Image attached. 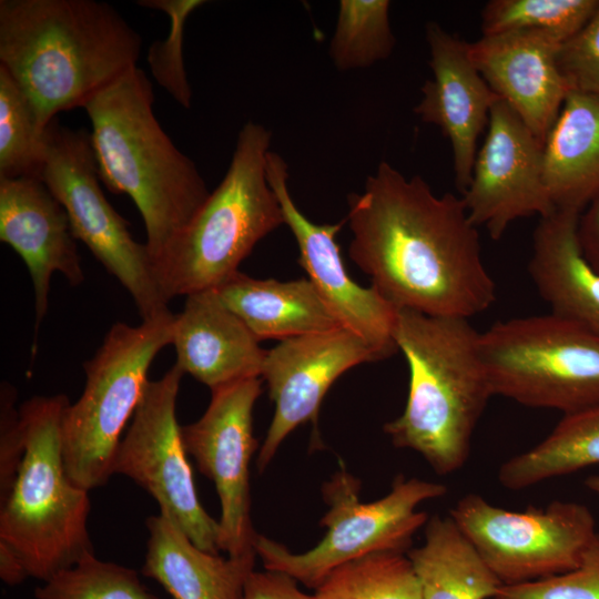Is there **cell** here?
I'll return each instance as SVG.
<instances>
[{"mask_svg":"<svg viewBox=\"0 0 599 599\" xmlns=\"http://www.w3.org/2000/svg\"><path fill=\"white\" fill-rule=\"evenodd\" d=\"M351 260L396 308L470 317L496 301L477 226L463 197L436 195L419 175L380 162L348 196Z\"/></svg>","mask_w":599,"mask_h":599,"instance_id":"obj_1","label":"cell"},{"mask_svg":"<svg viewBox=\"0 0 599 599\" xmlns=\"http://www.w3.org/2000/svg\"><path fill=\"white\" fill-rule=\"evenodd\" d=\"M142 38L97 0H0V65L31 101L42 131L138 67Z\"/></svg>","mask_w":599,"mask_h":599,"instance_id":"obj_2","label":"cell"},{"mask_svg":"<svg viewBox=\"0 0 599 599\" xmlns=\"http://www.w3.org/2000/svg\"><path fill=\"white\" fill-rule=\"evenodd\" d=\"M479 335L466 318L397 308L393 336L408 364L409 389L404 412L384 432L439 475L467 463L475 428L494 396Z\"/></svg>","mask_w":599,"mask_h":599,"instance_id":"obj_3","label":"cell"},{"mask_svg":"<svg viewBox=\"0 0 599 599\" xmlns=\"http://www.w3.org/2000/svg\"><path fill=\"white\" fill-rule=\"evenodd\" d=\"M150 79L135 67L89 100L91 140L100 180L138 207L152 262L189 224L210 195L194 162L153 113Z\"/></svg>","mask_w":599,"mask_h":599,"instance_id":"obj_4","label":"cell"},{"mask_svg":"<svg viewBox=\"0 0 599 599\" xmlns=\"http://www.w3.org/2000/svg\"><path fill=\"white\" fill-rule=\"evenodd\" d=\"M271 132L247 121L229 169L189 224L153 261L164 297L216 290L267 234L284 225L266 176Z\"/></svg>","mask_w":599,"mask_h":599,"instance_id":"obj_5","label":"cell"},{"mask_svg":"<svg viewBox=\"0 0 599 599\" xmlns=\"http://www.w3.org/2000/svg\"><path fill=\"white\" fill-rule=\"evenodd\" d=\"M65 395L34 396L20 407L24 456L0 502V541L20 557L29 577L47 581L89 554V491L69 478L62 450Z\"/></svg>","mask_w":599,"mask_h":599,"instance_id":"obj_6","label":"cell"},{"mask_svg":"<svg viewBox=\"0 0 599 599\" xmlns=\"http://www.w3.org/2000/svg\"><path fill=\"white\" fill-rule=\"evenodd\" d=\"M174 314L112 325L93 357L83 363L85 384L62 418L65 471L78 487L90 491L108 483L123 432L138 409L150 366L172 343Z\"/></svg>","mask_w":599,"mask_h":599,"instance_id":"obj_7","label":"cell"},{"mask_svg":"<svg viewBox=\"0 0 599 599\" xmlns=\"http://www.w3.org/2000/svg\"><path fill=\"white\" fill-rule=\"evenodd\" d=\"M494 395L564 415L599 405V334L554 313L496 322L479 335Z\"/></svg>","mask_w":599,"mask_h":599,"instance_id":"obj_8","label":"cell"},{"mask_svg":"<svg viewBox=\"0 0 599 599\" xmlns=\"http://www.w3.org/2000/svg\"><path fill=\"white\" fill-rule=\"evenodd\" d=\"M361 489L359 479L344 468L325 483L328 510L319 525L326 532L305 552H292L257 534L254 549L265 570L286 573L315 589L334 568L351 560L380 551L407 552L413 536L428 520L418 506L447 493L444 484L402 475L394 479L390 491L375 501L363 502Z\"/></svg>","mask_w":599,"mask_h":599,"instance_id":"obj_9","label":"cell"},{"mask_svg":"<svg viewBox=\"0 0 599 599\" xmlns=\"http://www.w3.org/2000/svg\"><path fill=\"white\" fill-rule=\"evenodd\" d=\"M44 146L40 179L64 207L75 240L128 291L142 321L169 313L146 244L133 238L100 186L91 133L54 119L44 131Z\"/></svg>","mask_w":599,"mask_h":599,"instance_id":"obj_10","label":"cell"},{"mask_svg":"<svg viewBox=\"0 0 599 599\" xmlns=\"http://www.w3.org/2000/svg\"><path fill=\"white\" fill-rule=\"evenodd\" d=\"M502 585L547 579L580 565L598 532L589 508L555 500L515 511L467 494L449 515Z\"/></svg>","mask_w":599,"mask_h":599,"instance_id":"obj_11","label":"cell"},{"mask_svg":"<svg viewBox=\"0 0 599 599\" xmlns=\"http://www.w3.org/2000/svg\"><path fill=\"white\" fill-rule=\"evenodd\" d=\"M183 375L174 364L161 378L150 380L119 444L113 473L148 491L159 504L160 514L199 548L219 554V522L199 500L176 418Z\"/></svg>","mask_w":599,"mask_h":599,"instance_id":"obj_12","label":"cell"},{"mask_svg":"<svg viewBox=\"0 0 599 599\" xmlns=\"http://www.w3.org/2000/svg\"><path fill=\"white\" fill-rule=\"evenodd\" d=\"M261 393L260 377L212 389L204 414L196 422L181 426L187 455L215 485L221 504L219 549L231 557L256 554L250 463L257 447L253 409Z\"/></svg>","mask_w":599,"mask_h":599,"instance_id":"obj_13","label":"cell"},{"mask_svg":"<svg viewBox=\"0 0 599 599\" xmlns=\"http://www.w3.org/2000/svg\"><path fill=\"white\" fill-rule=\"evenodd\" d=\"M463 200L473 224L493 240L519 219H541L556 210L544 177V143L501 99L490 110Z\"/></svg>","mask_w":599,"mask_h":599,"instance_id":"obj_14","label":"cell"},{"mask_svg":"<svg viewBox=\"0 0 599 599\" xmlns=\"http://www.w3.org/2000/svg\"><path fill=\"white\" fill-rule=\"evenodd\" d=\"M266 176L283 212L284 225L294 235L298 263L306 271L343 327L361 336L378 361L397 349L394 326L397 308L375 288L358 285L347 273L336 236L347 222L316 224L296 206L288 189V166L276 152L266 155Z\"/></svg>","mask_w":599,"mask_h":599,"instance_id":"obj_15","label":"cell"},{"mask_svg":"<svg viewBox=\"0 0 599 599\" xmlns=\"http://www.w3.org/2000/svg\"><path fill=\"white\" fill-rule=\"evenodd\" d=\"M376 361L373 348L345 327L284 339L266 351L261 378L267 384L275 412L257 456L258 471L297 426L317 424L321 403L342 374Z\"/></svg>","mask_w":599,"mask_h":599,"instance_id":"obj_16","label":"cell"},{"mask_svg":"<svg viewBox=\"0 0 599 599\" xmlns=\"http://www.w3.org/2000/svg\"><path fill=\"white\" fill-rule=\"evenodd\" d=\"M433 78L422 88L414 112L423 122L438 126L450 143L455 184L468 187L477 154V141L500 98L474 64L468 43L445 31L438 23L426 24Z\"/></svg>","mask_w":599,"mask_h":599,"instance_id":"obj_17","label":"cell"},{"mask_svg":"<svg viewBox=\"0 0 599 599\" xmlns=\"http://www.w3.org/2000/svg\"><path fill=\"white\" fill-rule=\"evenodd\" d=\"M562 42L548 32L519 30L468 43L487 84L544 145L569 93L557 62Z\"/></svg>","mask_w":599,"mask_h":599,"instance_id":"obj_18","label":"cell"},{"mask_svg":"<svg viewBox=\"0 0 599 599\" xmlns=\"http://www.w3.org/2000/svg\"><path fill=\"white\" fill-rule=\"evenodd\" d=\"M0 240L28 267L34 292L37 336L48 311L52 275L61 273L72 286L84 281L68 214L42 180L0 179Z\"/></svg>","mask_w":599,"mask_h":599,"instance_id":"obj_19","label":"cell"},{"mask_svg":"<svg viewBox=\"0 0 599 599\" xmlns=\"http://www.w3.org/2000/svg\"><path fill=\"white\" fill-rule=\"evenodd\" d=\"M174 314L171 345L175 365L211 390L260 377L266 351L248 327L221 300L216 290L185 296Z\"/></svg>","mask_w":599,"mask_h":599,"instance_id":"obj_20","label":"cell"},{"mask_svg":"<svg viewBox=\"0 0 599 599\" xmlns=\"http://www.w3.org/2000/svg\"><path fill=\"white\" fill-rule=\"evenodd\" d=\"M579 216L575 211L555 210L540 219L528 272L551 313L599 334V271L581 251Z\"/></svg>","mask_w":599,"mask_h":599,"instance_id":"obj_21","label":"cell"},{"mask_svg":"<svg viewBox=\"0 0 599 599\" xmlns=\"http://www.w3.org/2000/svg\"><path fill=\"white\" fill-rule=\"evenodd\" d=\"M146 528L142 573L173 599H242L256 554L222 557L203 550L162 514L149 517Z\"/></svg>","mask_w":599,"mask_h":599,"instance_id":"obj_22","label":"cell"},{"mask_svg":"<svg viewBox=\"0 0 599 599\" xmlns=\"http://www.w3.org/2000/svg\"><path fill=\"white\" fill-rule=\"evenodd\" d=\"M216 291L260 342L343 327L308 278L258 280L236 272Z\"/></svg>","mask_w":599,"mask_h":599,"instance_id":"obj_23","label":"cell"},{"mask_svg":"<svg viewBox=\"0 0 599 599\" xmlns=\"http://www.w3.org/2000/svg\"><path fill=\"white\" fill-rule=\"evenodd\" d=\"M544 177L556 210L581 213L599 192V95L569 91L545 141Z\"/></svg>","mask_w":599,"mask_h":599,"instance_id":"obj_24","label":"cell"},{"mask_svg":"<svg viewBox=\"0 0 599 599\" xmlns=\"http://www.w3.org/2000/svg\"><path fill=\"white\" fill-rule=\"evenodd\" d=\"M422 599H494L504 586L455 520L435 515L407 552Z\"/></svg>","mask_w":599,"mask_h":599,"instance_id":"obj_25","label":"cell"},{"mask_svg":"<svg viewBox=\"0 0 599 599\" xmlns=\"http://www.w3.org/2000/svg\"><path fill=\"white\" fill-rule=\"evenodd\" d=\"M593 465H599V405L564 415L545 439L504 461L498 480L521 490Z\"/></svg>","mask_w":599,"mask_h":599,"instance_id":"obj_26","label":"cell"},{"mask_svg":"<svg viewBox=\"0 0 599 599\" xmlns=\"http://www.w3.org/2000/svg\"><path fill=\"white\" fill-rule=\"evenodd\" d=\"M313 599H422L406 552L380 551L334 568L314 589Z\"/></svg>","mask_w":599,"mask_h":599,"instance_id":"obj_27","label":"cell"},{"mask_svg":"<svg viewBox=\"0 0 599 599\" xmlns=\"http://www.w3.org/2000/svg\"><path fill=\"white\" fill-rule=\"evenodd\" d=\"M388 0H341L329 54L336 69L348 71L387 59L395 45Z\"/></svg>","mask_w":599,"mask_h":599,"instance_id":"obj_28","label":"cell"},{"mask_svg":"<svg viewBox=\"0 0 599 599\" xmlns=\"http://www.w3.org/2000/svg\"><path fill=\"white\" fill-rule=\"evenodd\" d=\"M44 131L27 94L0 65V179H40Z\"/></svg>","mask_w":599,"mask_h":599,"instance_id":"obj_29","label":"cell"},{"mask_svg":"<svg viewBox=\"0 0 599 599\" xmlns=\"http://www.w3.org/2000/svg\"><path fill=\"white\" fill-rule=\"evenodd\" d=\"M599 0H491L481 11L483 35L534 30L564 42L590 19Z\"/></svg>","mask_w":599,"mask_h":599,"instance_id":"obj_30","label":"cell"},{"mask_svg":"<svg viewBox=\"0 0 599 599\" xmlns=\"http://www.w3.org/2000/svg\"><path fill=\"white\" fill-rule=\"evenodd\" d=\"M37 599H160L131 568L89 554L34 590Z\"/></svg>","mask_w":599,"mask_h":599,"instance_id":"obj_31","label":"cell"},{"mask_svg":"<svg viewBox=\"0 0 599 599\" xmlns=\"http://www.w3.org/2000/svg\"><path fill=\"white\" fill-rule=\"evenodd\" d=\"M204 3V0L136 1L138 6L163 11L170 18L167 37L152 42L146 60L159 85L185 109L191 108L192 90L183 59L184 27L187 17Z\"/></svg>","mask_w":599,"mask_h":599,"instance_id":"obj_32","label":"cell"},{"mask_svg":"<svg viewBox=\"0 0 599 599\" xmlns=\"http://www.w3.org/2000/svg\"><path fill=\"white\" fill-rule=\"evenodd\" d=\"M494 599H599V534L575 569L532 582L504 585Z\"/></svg>","mask_w":599,"mask_h":599,"instance_id":"obj_33","label":"cell"},{"mask_svg":"<svg viewBox=\"0 0 599 599\" xmlns=\"http://www.w3.org/2000/svg\"><path fill=\"white\" fill-rule=\"evenodd\" d=\"M557 62L569 91L599 95V4L586 24L561 43Z\"/></svg>","mask_w":599,"mask_h":599,"instance_id":"obj_34","label":"cell"},{"mask_svg":"<svg viewBox=\"0 0 599 599\" xmlns=\"http://www.w3.org/2000/svg\"><path fill=\"white\" fill-rule=\"evenodd\" d=\"M16 390L2 383L0 389V502L10 494L21 466L26 445Z\"/></svg>","mask_w":599,"mask_h":599,"instance_id":"obj_35","label":"cell"},{"mask_svg":"<svg viewBox=\"0 0 599 599\" xmlns=\"http://www.w3.org/2000/svg\"><path fill=\"white\" fill-rule=\"evenodd\" d=\"M242 599H313L303 592L291 576L265 570H253L245 582Z\"/></svg>","mask_w":599,"mask_h":599,"instance_id":"obj_36","label":"cell"},{"mask_svg":"<svg viewBox=\"0 0 599 599\" xmlns=\"http://www.w3.org/2000/svg\"><path fill=\"white\" fill-rule=\"evenodd\" d=\"M578 238L585 257L599 271V192L580 213Z\"/></svg>","mask_w":599,"mask_h":599,"instance_id":"obj_37","label":"cell"},{"mask_svg":"<svg viewBox=\"0 0 599 599\" xmlns=\"http://www.w3.org/2000/svg\"><path fill=\"white\" fill-rule=\"evenodd\" d=\"M29 577L24 564L8 545L0 541V578L8 586L20 585Z\"/></svg>","mask_w":599,"mask_h":599,"instance_id":"obj_38","label":"cell"},{"mask_svg":"<svg viewBox=\"0 0 599 599\" xmlns=\"http://www.w3.org/2000/svg\"><path fill=\"white\" fill-rule=\"evenodd\" d=\"M588 489L599 495V475H592L585 481Z\"/></svg>","mask_w":599,"mask_h":599,"instance_id":"obj_39","label":"cell"}]
</instances>
